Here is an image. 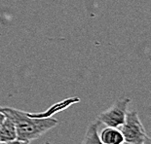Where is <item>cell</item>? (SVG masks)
Segmentation results:
<instances>
[{
  "instance_id": "cell-10",
  "label": "cell",
  "mask_w": 151,
  "mask_h": 144,
  "mask_svg": "<svg viewBox=\"0 0 151 144\" xmlns=\"http://www.w3.org/2000/svg\"><path fill=\"white\" fill-rule=\"evenodd\" d=\"M0 144H1V142H0Z\"/></svg>"
},
{
  "instance_id": "cell-5",
  "label": "cell",
  "mask_w": 151,
  "mask_h": 144,
  "mask_svg": "<svg viewBox=\"0 0 151 144\" xmlns=\"http://www.w3.org/2000/svg\"><path fill=\"white\" fill-rule=\"evenodd\" d=\"M17 138V130H16L15 124L11 119L6 116L0 126V142L11 141Z\"/></svg>"
},
{
  "instance_id": "cell-11",
  "label": "cell",
  "mask_w": 151,
  "mask_h": 144,
  "mask_svg": "<svg viewBox=\"0 0 151 144\" xmlns=\"http://www.w3.org/2000/svg\"><path fill=\"white\" fill-rule=\"evenodd\" d=\"M0 107H1V106H0Z\"/></svg>"
},
{
  "instance_id": "cell-2",
  "label": "cell",
  "mask_w": 151,
  "mask_h": 144,
  "mask_svg": "<svg viewBox=\"0 0 151 144\" xmlns=\"http://www.w3.org/2000/svg\"><path fill=\"white\" fill-rule=\"evenodd\" d=\"M124 140L129 143H142L147 134L140 122L137 111H128L123 125L121 126Z\"/></svg>"
},
{
  "instance_id": "cell-1",
  "label": "cell",
  "mask_w": 151,
  "mask_h": 144,
  "mask_svg": "<svg viewBox=\"0 0 151 144\" xmlns=\"http://www.w3.org/2000/svg\"><path fill=\"white\" fill-rule=\"evenodd\" d=\"M78 100V98H69L60 102L59 104L54 105L51 109H48L46 112L40 114L27 113L12 107H0V111H2L15 124L17 138L31 141L39 138L48 130L57 126L58 120L52 118L53 114L65 109Z\"/></svg>"
},
{
  "instance_id": "cell-8",
  "label": "cell",
  "mask_w": 151,
  "mask_h": 144,
  "mask_svg": "<svg viewBox=\"0 0 151 144\" xmlns=\"http://www.w3.org/2000/svg\"><path fill=\"white\" fill-rule=\"evenodd\" d=\"M141 144H151V139H150V137L148 135H146L145 137H144V139H143V141Z\"/></svg>"
},
{
  "instance_id": "cell-7",
  "label": "cell",
  "mask_w": 151,
  "mask_h": 144,
  "mask_svg": "<svg viewBox=\"0 0 151 144\" xmlns=\"http://www.w3.org/2000/svg\"><path fill=\"white\" fill-rule=\"evenodd\" d=\"M29 142L30 141H28V140H22V139L16 138L14 140H11V141L1 142V144H29Z\"/></svg>"
},
{
  "instance_id": "cell-9",
  "label": "cell",
  "mask_w": 151,
  "mask_h": 144,
  "mask_svg": "<svg viewBox=\"0 0 151 144\" xmlns=\"http://www.w3.org/2000/svg\"><path fill=\"white\" fill-rule=\"evenodd\" d=\"M5 118H6V115L3 113L2 111H0V126L2 125V123H3V121L5 120Z\"/></svg>"
},
{
  "instance_id": "cell-6",
  "label": "cell",
  "mask_w": 151,
  "mask_h": 144,
  "mask_svg": "<svg viewBox=\"0 0 151 144\" xmlns=\"http://www.w3.org/2000/svg\"><path fill=\"white\" fill-rule=\"evenodd\" d=\"M99 125H101V123L98 120H96L94 123L90 125L88 129H87L86 135L83 139L82 144H102L98 133Z\"/></svg>"
},
{
  "instance_id": "cell-4",
  "label": "cell",
  "mask_w": 151,
  "mask_h": 144,
  "mask_svg": "<svg viewBox=\"0 0 151 144\" xmlns=\"http://www.w3.org/2000/svg\"><path fill=\"white\" fill-rule=\"evenodd\" d=\"M99 135L102 144H122L125 141L123 133L118 128L106 127Z\"/></svg>"
},
{
  "instance_id": "cell-3",
  "label": "cell",
  "mask_w": 151,
  "mask_h": 144,
  "mask_svg": "<svg viewBox=\"0 0 151 144\" xmlns=\"http://www.w3.org/2000/svg\"><path fill=\"white\" fill-rule=\"evenodd\" d=\"M131 102L130 98H122L104 111L98 116L97 120L101 124H104L106 127L119 128L123 125L126 114L128 112V106Z\"/></svg>"
}]
</instances>
